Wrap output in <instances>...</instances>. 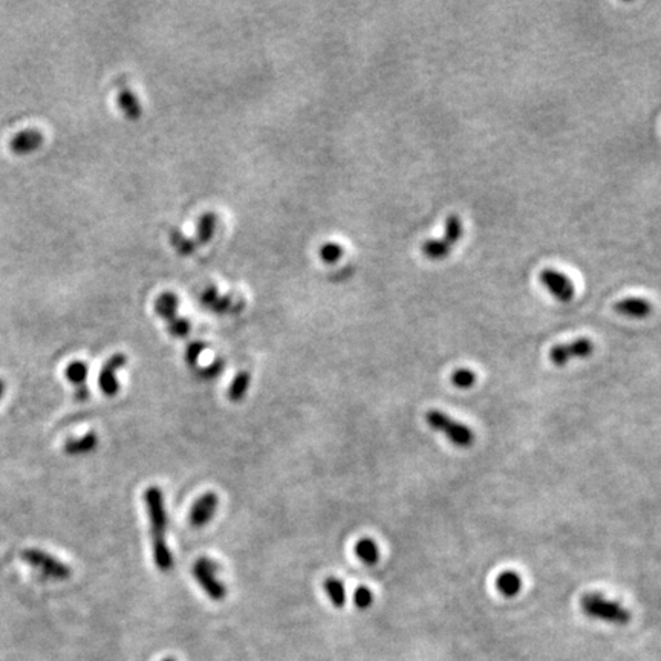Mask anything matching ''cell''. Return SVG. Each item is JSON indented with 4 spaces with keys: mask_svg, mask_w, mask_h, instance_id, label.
<instances>
[{
    "mask_svg": "<svg viewBox=\"0 0 661 661\" xmlns=\"http://www.w3.org/2000/svg\"><path fill=\"white\" fill-rule=\"evenodd\" d=\"M149 519V534L152 556L155 566L161 573H169L174 568V554L167 545V511L162 490L157 485H150L142 495Z\"/></svg>",
    "mask_w": 661,
    "mask_h": 661,
    "instance_id": "obj_1",
    "label": "cell"
},
{
    "mask_svg": "<svg viewBox=\"0 0 661 661\" xmlns=\"http://www.w3.org/2000/svg\"><path fill=\"white\" fill-rule=\"evenodd\" d=\"M581 608L585 615L595 620L623 626L631 621V612L628 608L615 600H610L602 594H586L581 600Z\"/></svg>",
    "mask_w": 661,
    "mask_h": 661,
    "instance_id": "obj_2",
    "label": "cell"
},
{
    "mask_svg": "<svg viewBox=\"0 0 661 661\" xmlns=\"http://www.w3.org/2000/svg\"><path fill=\"white\" fill-rule=\"evenodd\" d=\"M425 423H427L435 432L444 433L446 438L456 447H470L475 442V433L468 425L451 418L447 413L441 411H429L425 413Z\"/></svg>",
    "mask_w": 661,
    "mask_h": 661,
    "instance_id": "obj_3",
    "label": "cell"
},
{
    "mask_svg": "<svg viewBox=\"0 0 661 661\" xmlns=\"http://www.w3.org/2000/svg\"><path fill=\"white\" fill-rule=\"evenodd\" d=\"M20 557L26 565H30L39 574L51 578V581L63 582L71 577V568L42 548H25L20 553Z\"/></svg>",
    "mask_w": 661,
    "mask_h": 661,
    "instance_id": "obj_4",
    "label": "cell"
},
{
    "mask_svg": "<svg viewBox=\"0 0 661 661\" xmlns=\"http://www.w3.org/2000/svg\"><path fill=\"white\" fill-rule=\"evenodd\" d=\"M219 565L210 557H199L193 564L192 574L201 590L214 602H222L227 597V586L217 577Z\"/></svg>",
    "mask_w": 661,
    "mask_h": 661,
    "instance_id": "obj_5",
    "label": "cell"
},
{
    "mask_svg": "<svg viewBox=\"0 0 661 661\" xmlns=\"http://www.w3.org/2000/svg\"><path fill=\"white\" fill-rule=\"evenodd\" d=\"M463 222L456 214H450L446 221V231L442 239H429L423 243V255L432 260H444L463 238Z\"/></svg>",
    "mask_w": 661,
    "mask_h": 661,
    "instance_id": "obj_6",
    "label": "cell"
},
{
    "mask_svg": "<svg viewBox=\"0 0 661 661\" xmlns=\"http://www.w3.org/2000/svg\"><path fill=\"white\" fill-rule=\"evenodd\" d=\"M126 363H128V357H126V354H123V352H116V354L111 356L106 360V363L103 365L98 375L99 391L103 392L104 396L114 398L120 392V382L116 374H119V370H121L126 366Z\"/></svg>",
    "mask_w": 661,
    "mask_h": 661,
    "instance_id": "obj_7",
    "label": "cell"
},
{
    "mask_svg": "<svg viewBox=\"0 0 661 661\" xmlns=\"http://www.w3.org/2000/svg\"><path fill=\"white\" fill-rule=\"evenodd\" d=\"M539 279H540V284L545 286L550 291V294L556 297L557 301L566 303V302H571L574 298L576 291H574L573 280L566 274L560 273V271L554 268H545L540 271Z\"/></svg>",
    "mask_w": 661,
    "mask_h": 661,
    "instance_id": "obj_8",
    "label": "cell"
},
{
    "mask_svg": "<svg viewBox=\"0 0 661 661\" xmlns=\"http://www.w3.org/2000/svg\"><path fill=\"white\" fill-rule=\"evenodd\" d=\"M594 352V343L590 339H577L569 343L556 345L550 351L551 363L556 366H565L574 358H586Z\"/></svg>",
    "mask_w": 661,
    "mask_h": 661,
    "instance_id": "obj_9",
    "label": "cell"
},
{
    "mask_svg": "<svg viewBox=\"0 0 661 661\" xmlns=\"http://www.w3.org/2000/svg\"><path fill=\"white\" fill-rule=\"evenodd\" d=\"M217 505H219V497H217L216 493L207 492L199 496L188 513L190 525L193 528H204L205 525L213 521L217 511Z\"/></svg>",
    "mask_w": 661,
    "mask_h": 661,
    "instance_id": "obj_10",
    "label": "cell"
},
{
    "mask_svg": "<svg viewBox=\"0 0 661 661\" xmlns=\"http://www.w3.org/2000/svg\"><path fill=\"white\" fill-rule=\"evenodd\" d=\"M44 144V135L42 131L28 128L17 132L10 141V150L17 157H26L37 152Z\"/></svg>",
    "mask_w": 661,
    "mask_h": 661,
    "instance_id": "obj_11",
    "label": "cell"
},
{
    "mask_svg": "<svg viewBox=\"0 0 661 661\" xmlns=\"http://www.w3.org/2000/svg\"><path fill=\"white\" fill-rule=\"evenodd\" d=\"M65 375L68 382L75 389V398L78 401H86L89 398V387H87V375H89V365L86 361L75 360L71 361L68 365Z\"/></svg>",
    "mask_w": 661,
    "mask_h": 661,
    "instance_id": "obj_12",
    "label": "cell"
},
{
    "mask_svg": "<svg viewBox=\"0 0 661 661\" xmlns=\"http://www.w3.org/2000/svg\"><path fill=\"white\" fill-rule=\"evenodd\" d=\"M98 447V437L95 432H87L81 437L77 438H69L66 439L65 444H63V451L69 456H85L92 454V451Z\"/></svg>",
    "mask_w": 661,
    "mask_h": 661,
    "instance_id": "obj_13",
    "label": "cell"
},
{
    "mask_svg": "<svg viewBox=\"0 0 661 661\" xmlns=\"http://www.w3.org/2000/svg\"><path fill=\"white\" fill-rule=\"evenodd\" d=\"M614 310L621 315L643 319V317H648L652 313V303L641 297H628L615 303Z\"/></svg>",
    "mask_w": 661,
    "mask_h": 661,
    "instance_id": "obj_14",
    "label": "cell"
},
{
    "mask_svg": "<svg viewBox=\"0 0 661 661\" xmlns=\"http://www.w3.org/2000/svg\"><path fill=\"white\" fill-rule=\"evenodd\" d=\"M354 553L361 564L374 566L380 560V548L370 538H361L354 545Z\"/></svg>",
    "mask_w": 661,
    "mask_h": 661,
    "instance_id": "obj_15",
    "label": "cell"
},
{
    "mask_svg": "<svg viewBox=\"0 0 661 661\" xmlns=\"http://www.w3.org/2000/svg\"><path fill=\"white\" fill-rule=\"evenodd\" d=\"M178 308H179V298L175 293L166 291L157 297L155 313L166 322L175 319V317L178 315Z\"/></svg>",
    "mask_w": 661,
    "mask_h": 661,
    "instance_id": "obj_16",
    "label": "cell"
},
{
    "mask_svg": "<svg viewBox=\"0 0 661 661\" xmlns=\"http://www.w3.org/2000/svg\"><path fill=\"white\" fill-rule=\"evenodd\" d=\"M116 103H119L120 109L123 114L128 116L131 120H137L141 115V104L138 97L135 95L131 89L124 87L119 92V97H116Z\"/></svg>",
    "mask_w": 661,
    "mask_h": 661,
    "instance_id": "obj_17",
    "label": "cell"
},
{
    "mask_svg": "<svg viewBox=\"0 0 661 661\" xmlns=\"http://www.w3.org/2000/svg\"><path fill=\"white\" fill-rule=\"evenodd\" d=\"M250 386H251L250 372H247V370H241V372L234 375V378L231 380V383L229 386V392H227L229 400L233 403L242 401L243 398L247 396Z\"/></svg>",
    "mask_w": 661,
    "mask_h": 661,
    "instance_id": "obj_18",
    "label": "cell"
},
{
    "mask_svg": "<svg viewBox=\"0 0 661 661\" xmlns=\"http://www.w3.org/2000/svg\"><path fill=\"white\" fill-rule=\"evenodd\" d=\"M325 594L328 595L329 602L336 606V608H343L346 605V588L340 578L337 577H328L323 582Z\"/></svg>",
    "mask_w": 661,
    "mask_h": 661,
    "instance_id": "obj_19",
    "label": "cell"
},
{
    "mask_svg": "<svg viewBox=\"0 0 661 661\" xmlns=\"http://www.w3.org/2000/svg\"><path fill=\"white\" fill-rule=\"evenodd\" d=\"M496 588L505 597L518 595L522 588V578L514 571H504L496 578Z\"/></svg>",
    "mask_w": 661,
    "mask_h": 661,
    "instance_id": "obj_20",
    "label": "cell"
},
{
    "mask_svg": "<svg viewBox=\"0 0 661 661\" xmlns=\"http://www.w3.org/2000/svg\"><path fill=\"white\" fill-rule=\"evenodd\" d=\"M201 301L207 308H210V310L214 311V313L224 314V313H227V311L231 310L230 297L221 296L219 293H217V289L214 286H210V288L205 289V291L202 293Z\"/></svg>",
    "mask_w": 661,
    "mask_h": 661,
    "instance_id": "obj_21",
    "label": "cell"
},
{
    "mask_svg": "<svg viewBox=\"0 0 661 661\" xmlns=\"http://www.w3.org/2000/svg\"><path fill=\"white\" fill-rule=\"evenodd\" d=\"M216 221H217V217L213 213H205V214H202L201 217H199V221L196 224L198 241L199 242H208L213 238L214 229H216Z\"/></svg>",
    "mask_w": 661,
    "mask_h": 661,
    "instance_id": "obj_22",
    "label": "cell"
},
{
    "mask_svg": "<svg viewBox=\"0 0 661 661\" xmlns=\"http://www.w3.org/2000/svg\"><path fill=\"white\" fill-rule=\"evenodd\" d=\"M450 380H451V383H454V386H456L458 389H468L476 383V374L473 372V370L461 368L451 374Z\"/></svg>",
    "mask_w": 661,
    "mask_h": 661,
    "instance_id": "obj_23",
    "label": "cell"
},
{
    "mask_svg": "<svg viewBox=\"0 0 661 661\" xmlns=\"http://www.w3.org/2000/svg\"><path fill=\"white\" fill-rule=\"evenodd\" d=\"M167 328L171 336L176 339H184L188 336L190 332V322L186 319V317H175L170 322H167Z\"/></svg>",
    "mask_w": 661,
    "mask_h": 661,
    "instance_id": "obj_24",
    "label": "cell"
},
{
    "mask_svg": "<svg viewBox=\"0 0 661 661\" xmlns=\"http://www.w3.org/2000/svg\"><path fill=\"white\" fill-rule=\"evenodd\" d=\"M224 360H214L213 363H210L208 366H204V368H199L198 369V377L204 380V382H212V380H216L217 377H219L222 372H224Z\"/></svg>",
    "mask_w": 661,
    "mask_h": 661,
    "instance_id": "obj_25",
    "label": "cell"
},
{
    "mask_svg": "<svg viewBox=\"0 0 661 661\" xmlns=\"http://www.w3.org/2000/svg\"><path fill=\"white\" fill-rule=\"evenodd\" d=\"M343 255V248L336 242H328L320 248V257L326 264H336Z\"/></svg>",
    "mask_w": 661,
    "mask_h": 661,
    "instance_id": "obj_26",
    "label": "cell"
},
{
    "mask_svg": "<svg viewBox=\"0 0 661 661\" xmlns=\"http://www.w3.org/2000/svg\"><path fill=\"white\" fill-rule=\"evenodd\" d=\"M374 603V594L368 586H358L354 591V605L358 610H368Z\"/></svg>",
    "mask_w": 661,
    "mask_h": 661,
    "instance_id": "obj_27",
    "label": "cell"
},
{
    "mask_svg": "<svg viewBox=\"0 0 661 661\" xmlns=\"http://www.w3.org/2000/svg\"><path fill=\"white\" fill-rule=\"evenodd\" d=\"M207 345L204 341H192L190 343V345L186 348V354H184V358H186V363L188 366H196L198 365V361H199V357H201L202 352L205 351Z\"/></svg>",
    "mask_w": 661,
    "mask_h": 661,
    "instance_id": "obj_28",
    "label": "cell"
},
{
    "mask_svg": "<svg viewBox=\"0 0 661 661\" xmlns=\"http://www.w3.org/2000/svg\"><path fill=\"white\" fill-rule=\"evenodd\" d=\"M5 391H6V384H5L4 380H0V400H2V398H4Z\"/></svg>",
    "mask_w": 661,
    "mask_h": 661,
    "instance_id": "obj_29",
    "label": "cell"
},
{
    "mask_svg": "<svg viewBox=\"0 0 661 661\" xmlns=\"http://www.w3.org/2000/svg\"><path fill=\"white\" fill-rule=\"evenodd\" d=\"M162 661H175V660L174 658H164Z\"/></svg>",
    "mask_w": 661,
    "mask_h": 661,
    "instance_id": "obj_30",
    "label": "cell"
}]
</instances>
